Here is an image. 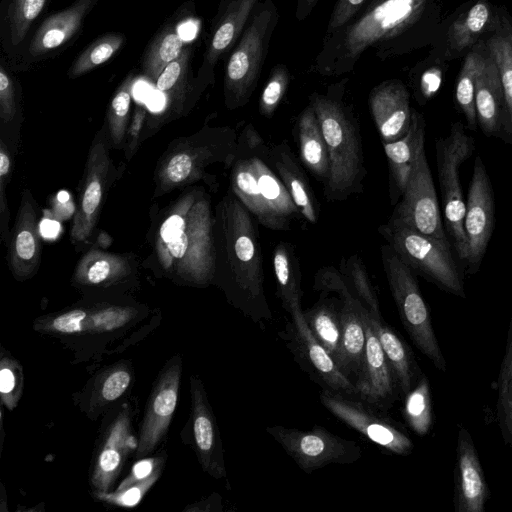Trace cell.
<instances>
[{
  "label": "cell",
  "instance_id": "obj_43",
  "mask_svg": "<svg viewBox=\"0 0 512 512\" xmlns=\"http://www.w3.org/2000/svg\"><path fill=\"white\" fill-rule=\"evenodd\" d=\"M339 271L345 276L354 295L370 315L381 318L379 300L361 257L358 254H352L346 259L343 258Z\"/></svg>",
  "mask_w": 512,
  "mask_h": 512
},
{
  "label": "cell",
  "instance_id": "obj_22",
  "mask_svg": "<svg viewBox=\"0 0 512 512\" xmlns=\"http://www.w3.org/2000/svg\"><path fill=\"white\" fill-rule=\"evenodd\" d=\"M368 105L382 143L397 141L406 135L413 109L409 92L400 80H386L372 88Z\"/></svg>",
  "mask_w": 512,
  "mask_h": 512
},
{
  "label": "cell",
  "instance_id": "obj_30",
  "mask_svg": "<svg viewBox=\"0 0 512 512\" xmlns=\"http://www.w3.org/2000/svg\"><path fill=\"white\" fill-rule=\"evenodd\" d=\"M295 136L300 162L324 184L330 175L329 154L319 120L310 103L297 117Z\"/></svg>",
  "mask_w": 512,
  "mask_h": 512
},
{
  "label": "cell",
  "instance_id": "obj_32",
  "mask_svg": "<svg viewBox=\"0 0 512 512\" xmlns=\"http://www.w3.org/2000/svg\"><path fill=\"white\" fill-rule=\"evenodd\" d=\"M501 79L505 97V121L502 139L512 144V25L502 17L486 42Z\"/></svg>",
  "mask_w": 512,
  "mask_h": 512
},
{
  "label": "cell",
  "instance_id": "obj_18",
  "mask_svg": "<svg viewBox=\"0 0 512 512\" xmlns=\"http://www.w3.org/2000/svg\"><path fill=\"white\" fill-rule=\"evenodd\" d=\"M261 0H224L214 23L195 87L199 95L213 83L214 67L231 51L243 33L256 5Z\"/></svg>",
  "mask_w": 512,
  "mask_h": 512
},
{
  "label": "cell",
  "instance_id": "obj_36",
  "mask_svg": "<svg viewBox=\"0 0 512 512\" xmlns=\"http://www.w3.org/2000/svg\"><path fill=\"white\" fill-rule=\"evenodd\" d=\"M496 419L504 444L512 451V315L497 381Z\"/></svg>",
  "mask_w": 512,
  "mask_h": 512
},
{
  "label": "cell",
  "instance_id": "obj_35",
  "mask_svg": "<svg viewBox=\"0 0 512 512\" xmlns=\"http://www.w3.org/2000/svg\"><path fill=\"white\" fill-rule=\"evenodd\" d=\"M23 115L15 84L0 67V138L9 146L13 156L18 152Z\"/></svg>",
  "mask_w": 512,
  "mask_h": 512
},
{
  "label": "cell",
  "instance_id": "obj_47",
  "mask_svg": "<svg viewBox=\"0 0 512 512\" xmlns=\"http://www.w3.org/2000/svg\"><path fill=\"white\" fill-rule=\"evenodd\" d=\"M23 388L22 368L11 357H2L0 363V394L2 403L10 410L17 406Z\"/></svg>",
  "mask_w": 512,
  "mask_h": 512
},
{
  "label": "cell",
  "instance_id": "obj_21",
  "mask_svg": "<svg viewBox=\"0 0 512 512\" xmlns=\"http://www.w3.org/2000/svg\"><path fill=\"white\" fill-rule=\"evenodd\" d=\"M362 318L366 349L362 372L354 382L356 393L359 398L387 411L399 395L398 386L366 308L362 310Z\"/></svg>",
  "mask_w": 512,
  "mask_h": 512
},
{
  "label": "cell",
  "instance_id": "obj_26",
  "mask_svg": "<svg viewBox=\"0 0 512 512\" xmlns=\"http://www.w3.org/2000/svg\"><path fill=\"white\" fill-rule=\"evenodd\" d=\"M425 119L412 111L410 128L401 139L382 143L388 164L389 198L396 205L402 197L418 154L425 149Z\"/></svg>",
  "mask_w": 512,
  "mask_h": 512
},
{
  "label": "cell",
  "instance_id": "obj_50",
  "mask_svg": "<svg viewBox=\"0 0 512 512\" xmlns=\"http://www.w3.org/2000/svg\"><path fill=\"white\" fill-rule=\"evenodd\" d=\"M130 381L131 374L125 366L111 369L99 385L98 399L104 403L118 399L126 391Z\"/></svg>",
  "mask_w": 512,
  "mask_h": 512
},
{
  "label": "cell",
  "instance_id": "obj_17",
  "mask_svg": "<svg viewBox=\"0 0 512 512\" xmlns=\"http://www.w3.org/2000/svg\"><path fill=\"white\" fill-rule=\"evenodd\" d=\"M41 255L37 202L25 188L7 243V263L14 278L24 281L33 277L40 267Z\"/></svg>",
  "mask_w": 512,
  "mask_h": 512
},
{
  "label": "cell",
  "instance_id": "obj_16",
  "mask_svg": "<svg viewBox=\"0 0 512 512\" xmlns=\"http://www.w3.org/2000/svg\"><path fill=\"white\" fill-rule=\"evenodd\" d=\"M289 315L291 320L283 335L300 365L324 388L357 396L354 383L342 373L331 355L311 333L302 308L294 309Z\"/></svg>",
  "mask_w": 512,
  "mask_h": 512
},
{
  "label": "cell",
  "instance_id": "obj_28",
  "mask_svg": "<svg viewBox=\"0 0 512 512\" xmlns=\"http://www.w3.org/2000/svg\"><path fill=\"white\" fill-rule=\"evenodd\" d=\"M477 123L487 137L502 139L505 121V97L497 66L486 53L475 83Z\"/></svg>",
  "mask_w": 512,
  "mask_h": 512
},
{
  "label": "cell",
  "instance_id": "obj_40",
  "mask_svg": "<svg viewBox=\"0 0 512 512\" xmlns=\"http://www.w3.org/2000/svg\"><path fill=\"white\" fill-rule=\"evenodd\" d=\"M183 39L175 26L165 27L145 53L143 73L154 84L164 68L183 52Z\"/></svg>",
  "mask_w": 512,
  "mask_h": 512
},
{
  "label": "cell",
  "instance_id": "obj_53",
  "mask_svg": "<svg viewBox=\"0 0 512 512\" xmlns=\"http://www.w3.org/2000/svg\"><path fill=\"white\" fill-rule=\"evenodd\" d=\"M161 465H163L161 458H145L140 460L133 466L130 475L122 481L117 490H122L146 479Z\"/></svg>",
  "mask_w": 512,
  "mask_h": 512
},
{
  "label": "cell",
  "instance_id": "obj_45",
  "mask_svg": "<svg viewBox=\"0 0 512 512\" xmlns=\"http://www.w3.org/2000/svg\"><path fill=\"white\" fill-rule=\"evenodd\" d=\"M290 72L285 64L273 66L258 101V111L265 118H272L282 102L289 83Z\"/></svg>",
  "mask_w": 512,
  "mask_h": 512
},
{
  "label": "cell",
  "instance_id": "obj_11",
  "mask_svg": "<svg viewBox=\"0 0 512 512\" xmlns=\"http://www.w3.org/2000/svg\"><path fill=\"white\" fill-rule=\"evenodd\" d=\"M110 149L107 125L104 122L95 133L89 148L71 224L70 240L79 248L91 242L106 192L118 174Z\"/></svg>",
  "mask_w": 512,
  "mask_h": 512
},
{
  "label": "cell",
  "instance_id": "obj_9",
  "mask_svg": "<svg viewBox=\"0 0 512 512\" xmlns=\"http://www.w3.org/2000/svg\"><path fill=\"white\" fill-rule=\"evenodd\" d=\"M378 232L415 273L447 293L466 298L463 278L450 246L391 217L378 227Z\"/></svg>",
  "mask_w": 512,
  "mask_h": 512
},
{
  "label": "cell",
  "instance_id": "obj_37",
  "mask_svg": "<svg viewBox=\"0 0 512 512\" xmlns=\"http://www.w3.org/2000/svg\"><path fill=\"white\" fill-rule=\"evenodd\" d=\"M402 399V414L408 427L418 436L427 435L433 427L434 412L430 383L424 373Z\"/></svg>",
  "mask_w": 512,
  "mask_h": 512
},
{
  "label": "cell",
  "instance_id": "obj_51",
  "mask_svg": "<svg viewBox=\"0 0 512 512\" xmlns=\"http://www.w3.org/2000/svg\"><path fill=\"white\" fill-rule=\"evenodd\" d=\"M148 119V112L144 105L137 104L133 110L126 132L124 156L129 162L143 142L144 131Z\"/></svg>",
  "mask_w": 512,
  "mask_h": 512
},
{
  "label": "cell",
  "instance_id": "obj_34",
  "mask_svg": "<svg viewBox=\"0 0 512 512\" xmlns=\"http://www.w3.org/2000/svg\"><path fill=\"white\" fill-rule=\"evenodd\" d=\"M277 296L288 312L301 307L303 296L300 262L291 243L279 242L273 251Z\"/></svg>",
  "mask_w": 512,
  "mask_h": 512
},
{
  "label": "cell",
  "instance_id": "obj_38",
  "mask_svg": "<svg viewBox=\"0 0 512 512\" xmlns=\"http://www.w3.org/2000/svg\"><path fill=\"white\" fill-rule=\"evenodd\" d=\"M486 53V47L483 49L475 48L470 51L464 59L457 79L455 99L465 116L469 130H476L478 125L475 109V83L483 66Z\"/></svg>",
  "mask_w": 512,
  "mask_h": 512
},
{
  "label": "cell",
  "instance_id": "obj_24",
  "mask_svg": "<svg viewBox=\"0 0 512 512\" xmlns=\"http://www.w3.org/2000/svg\"><path fill=\"white\" fill-rule=\"evenodd\" d=\"M138 264L133 253L108 252L93 246L77 262L72 282L79 287H111L136 277Z\"/></svg>",
  "mask_w": 512,
  "mask_h": 512
},
{
  "label": "cell",
  "instance_id": "obj_48",
  "mask_svg": "<svg viewBox=\"0 0 512 512\" xmlns=\"http://www.w3.org/2000/svg\"><path fill=\"white\" fill-rule=\"evenodd\" d=\"M12 157L9 146L0 138V237L4 245H7L10 236V212L6 190L12 173Z\"/></svg>",
  "mask_w": 512,
  "mask_h": 512
},
{
  "label": "cell",
  "instance_id": "obj_5",
  "mask_svg": "<svg viewBox=\"0 0 512 512\" xmlns=\"http://www.w3.org/2000/svg\"><path fill=\"white\" fill-rule=\"evenodd\" d=\"M343 96V83L330 86L324 94L314 92L309 96L329 154L330 175L324 183V196L329 202L363 193L367 173L359 123Z\"/></svg>",
  "mask_w": 512,
  "mask_h": 512
},
{
  "label": "cell",
  "instance_id": "obj_6",
  "mask_svg": "<svg viewBox=\"0 0 512 512\" xmlns=\"http://www.w3.org/2000/svg\"><path fill=\"white\" fill-rule=\"evenodd\" d=\"M238 144V133L230 126H209L174 139L160 156L154 171L153 198L198 181H205L216 189L214 180L209 178L207 168L223 164L230 168Z\"/></svg>",
  "mask_w": 512,
  "mask_h": 512
},
{
  "label": "cell",
  "instance_id": "obj_1",
  "mask_svg": "<svg viewBox=\"0 0 512 512\" xmlns=\"http://www.w3.org/2000/svg\"><path fill=\"white\" fill-rule=\"evenodd\" d=\"M150 252L143 264L169 278L195 286L215 276L214 212L201 186H189L168 206L150 209Z\"/></svg>",
  "mask_w": 512,
  "mask_h": 512
},
{
  "label": "cell",
  "instance_id": "obj_29",
  "mask_svg": "<svg viewBox=\"0 0 512 512\" xmlns=\"http://www.w3.org/2000/svg\"><path fill=\"white\" fill-rule=\"evenodd\" d=\"M96 2L97 0H77L68 8L46 18L29 45L30 54L43 55L65 44L78 32Z\"/></svg>",
  "mask_w": 512,
  "mask_h": 512
},
{
  "label": "cell",
  "instance_id": "obj_25",
  "mask_svg": "<svg viewBox=\"0 0 512 512\" xmlns=\"http://www.w3.org/2000/svg\"><path fill=\"white\" fill-rule=\"evenodd\" d=\"M193 433L199 461L203 469L220 479L226 476L223 449L216 421L202 382L191 377Z\"/></svg>",
  "mask_w": 512,
  "mask_h": 512
},
{
  "label": "cell",
  "instance_id": "obj_7",
  "mask_svg": "<svg viewBox=\"0 0 512 512\" xmlns=\"http://www.w3.org/2000/svg\"><path fill=\"white\" fill-rule=\"evenodd\" d=\"M279 19L273 0H261L231 50L224 74L227 109L245 106L254 93Z\"/></svg>",
  "mask_w": 512,
  "mask_h": 512
},
{
  "label": "cell",
  "instance_id": "obj_54",
  "mask_svg": "<svg viewBox=\"0 0 512 512\" xmlns=\"http://www.w3.org/2000/svg\"><path fill=\"white\" fill-rule=\"evenodd\" d=\"M319 0H297L295 16L298 21L305 20L313 11Z\"/></svg>",
  "mask_w": 512,
  "mask_h": 512
},
{
  "label": "cell",
  "instance_id": "obj_46",
  "mask_svg": "<svg viewBox=\"0 0 512 512\" xmlns=\"http://www.w3.org/2000/svg\"><path fill=\"white\" fill-rule=\"evenodd\" d=\"M47 0H11L8 22L11 41L18 45L26 36L30 25L41 13Z\"/></svg>",
  "mask_w": 512,
  "mask_h": 512
},
{
  "label": "cell",
  "instance_id": "obj_41",
  "mask_svg": "<svg viewBox=\"0 0 512 512\" xmlns=\"http://www.w3.org/2000/svg\"><path fill=\"white\" fill-rule=\"evenodd\" d=\"M134 79L129 75L115 92L107 113L108 138L111 149L124 150L127 128L130 122V108Z\"/></svg>",
  "mask_w": 512,
  "mask_h": 512
},
{
  "label": "cell",
  "instance_id": "obj_3",
  "mask_svg": "<svg viewBox=\"0 0 512 512\" xmlns=\"http://www.w3.org/2000/svg\"><path fill=\"white\" fill-rule=\"evenodd\" d=\"M428 0H369L346 25L326 33L316 70L326 76L351 72L361 55L375 48L384 60L422 16Z\"/></svg>",
  "mask_w": 512,
  "mask_h": 512
},
{
  "label": "cell",
  "instance_id": "obj_23",
  "mask_svg": "<svg viewBox=\"0 0 512 512\" xmlns=\"http://www.w3.org/2000/svg\"><path fill=\"white\" fill-rule=\"evenodd\" d=\"M135 448L137 440L131 432L130 408L125 404L108 428L94 462L91 484L96 493L110 491L127 455Z\"/></svg>",
  "mask_w": 512,
  "mask_h": 512
},
{
  "label": "cell",
  "instance_id": "obj_42",
  "mask_svg": "<svg viewBox=\"0 0 512 512\" xmlns=\"http://www.w3.org/2000/svg\"><path fill=\"white\" fill-rule=\"evenodd\" d=\"M491 7L487 1L476 2L466 13L455 20L449 30V42L453 49L463 50L480 37L491 20Z\"/></svg>",
  "mask_w": 512,
  "mask_h": 512
},
{
  "label": "cell",
  "instance_id": "obj_39",
  "mask_svg": "<svg viewBox=\"0 0 512 512\" xmlns=\"http://www.w3.org/2000/svg\"><path fill=\"white\" fill-rule=\"evenodd\" d=\"M101 310L93 307H77L55 316L40 319L36 327L56 334L99 333Z\"/></svg>",
  "mask_w": 512,
  "mask_h": 512
},
{
  "label": "cell",
  "instance_id": "obj_49",
  "mask_svg": "<svg viewBox=\"0 0 512 512\" xmlns=\"http://www.w3.org/2000/svg\"><path fill=\"white\" fill-rule=\"evenodd\" d=\"M159 466L149 477L122 490L112 493H96V496L109 504L123 507H133L143 498L148 489L156 482L161 473Z\"/></svg>",
  "mask_w": 512,
  "mask_h": 512
},
{
  "label": "cell",
  "instance_id": "obj_44",
  "mask_svg": "<svg viewBox=\"0 0 512 512\" xmlns=\"http://www.w3.org/2000/svg\"><path fill=\"white\" fill-rule=\"evenodd\" d=\"M124 37L121 34H107L92 42L74 61L68 71V77H80L111 59L122 47Z\"/></svg>",
  "mask_w": 512,
  "mask_h": 512
},
{
  "label": "cell",
  "instance_id": "obj_33",
  "mask_svg": "<svg viewBox=\"0 0 512 512\" xmlns=\"http://www.w3.org/2000/svg\"><path fill=\"white\" fill-rule=\"evenodd\" d=\"M341 303L335 297L321 294L319 300L303 311L304 319L316 340L337 361L342 335Z\"/></svg>",
  "mask_w": 512,
  "mask_h": 512
},
{
  "label": "cell",
  "instance_id": "obj_20",
  "mask_svg": "<svg viewBox=\"0 0 512 512\" xmlns=\"http://www.w3.org/2000/svg\"><path fill=\"white\" fill-rule=\"evenodd\" d=\"M491 493L474 441L460 426L454 465L453 506L455 512H484Z\"/></svg>",
  "mask_w": 512,
  "mask_h": 512
},
{
  "label": "cell",
  "instance_id": "obj_15",
  "mask_svg": "<svg viewBox=\"0 0 512 512\" xmlns=\"http://www.w3.org/2000/svg\"><path fill=\"white\" fill-rule=\"evenodd\" d=\"M495 223V202L490 177L480 156L473 165L469 184L464 231L467 238V258L464 263L468 274H475L482 263Z\"/></svg>",
  "mask_w": 512,
  "mask_h": 512
},
{
  "label": "cell",
  "instance_id": "obj_8",
  "mask_svg": "<svg viewBox=\"0 0 512 512\" xmlns=\"http://www.w3.org/2000/svg\"><path fill=\"white\" fill-rule=\"evenodd\" d=\"M380 255L402 325L418 350L437 370L445 372L446 360L434 332L430 310L421 293L415 272L387 243L381 246Z\"/></svg>",
  "mask_w": 512,
  "mask_h": 512
},
{
  "label": "cell",
  "instance_id": "obj_19",
  "mask_svg": "<svg viewBox=\"0 0 512 512\" xmlns=\"http://www.w3.org/2000/svg\"><path fill=\"white\" fill-rule=\"evenodd\" d=\"M181 376V360L175 357L163 370L148 402L140 434L136 456H147L166 434L174 414Z\"/></svg>",
  "mask_w": 512,
  "mask_h": 512
},
{
  "label": "cell",
  "instance_id": "obj_10",
  "mask_svg": "<svg viewBox=\"0 0 512 512\" xmlns=\"http://www.w3.org/2000/svg\"><path fill=\"white\" fill-rule=\"evenodd\" d=\"M475 150V140L465 132L461 122L451 125L449 134L435 141V156L441 204L446 230L458 259L465 263L467 238L464 231V202L459 169Z\"/></svg>",
  "mask_w": 512,
  "mask_h": 512
},
{
  "label": "cell",
  "instance_id": "obj_27",
  "mask_svg": "<svg viewBox=\"0 0 512 512\" xmlns=\"http://www.w3.org/2000/svg\"><path fill=\"white\" fill-rule=\"evenodd\" d=\"M268 159L275 173L289 192L301 216L311 224L319 219V204L304 166L286 141L269 146Z\"/></svg>",
  "mask_w": 512,
  "mask_h": 512
},
{
  "label": "cell",
  "instance_id": "obj_31",
  "mask_svg": "<svg viewBox=\"0 0 512 512\" xmlns=\"http://www.w3.org/2000/svg\"><path fill=\"white\" fill-rule=\"evenodd\" d=\"M372 327L393 371L399 395L403 398L417 383L421 371L413 351L401 336L383 318L370 315Z\"/></svg>",
  "mask_w": 512,
  "mask_h": 512
},
{
  "label": "cell",
  "instance_id": "obj_4",
  "mask_svg": "<svg viewBox=\"0 0 512 512\" xmlns=\"http://www.w3.org/2000/svg\"><path fill=\"white\" fill-rule=\"evenodd\" d=\"M269 146L252 123L238 134V144L230 166L229 189L257 219L274 231H288L300 214L289 192L275 173Z\"/></svg>",
  "mask_w": 512,
  "mask_h": 512
},
{
  "label": "cell",
  "instance_id": "obj_52",
  "mask_svg": "<svg viewBox=\"0 0 512 512\" xmlns=\"http://www.w3.org/2000/svg\"><path fill=\"white\" fill-rule=\"evenodd\" d=\"M369 0H338L328 21L326 33H331L349 23Z\"/></svg>",
  "mask_w": 512,
  "mask_h": 512
},
{
  "label": "cell",
  "instance_id": "obj_13",
  "mask_svg": "<svg viewBox=\"0 0 512 512\" xmlns=\"http://www.w3.org/2000/svg\"><path fill=\"white\" fill-rule=\"evenodd\" d=\"M266 431L305 473L331 464H352L362 456L358 443L319 425L307 431L275 425Z\"/></svg>",
  "mask_w": 512,
  "mask_h": 512
},
{
  "label": "cell",
  "instance_id": "obj_12",
  "mask_svg": "<svg viewBox=\"0 0 512 512\" xmlns=\"http://www.w3.org/2000/svg\"><path fill=\"white\" fill-rule=\"evenodd\" d=\"M320 402L337 419L381 449L398 456H407L413 451L414 444L406 430L387 415L386 410L358 396L326 388L320 393Z\"/></svg>",
  "mask_w": 512,
  "mask_h": 512
},
{
  "label": "cell",
  "instance_id": "obj_2",
  "mask_svg": "<svg viewBox=\"0 0 512 512\" xmlns=\"http://www.w3.org/2000/svg\"><path fill=\"white\" fill-rule=\"evenodd\" d=\"M258 221L229 189L214 211L215 276L228 300L252 321H270Z\"/></svg>",
  "mask_w": 512,
  "mask_h": 512
},
{
  "label": "cell",
  "instance_id": "obj_14",
  "mask_svg": "<svg viewBox=\"0 0 512 512\" xmlns=\"http://www.w3.org/2000/svg\"><path fill=\"white\" fill-rule=\"evenodd\" d=\"M394 206L391 218L450 246L425 149L418 154L405 191Z\"/></svg>",
  "mask_w": 512,
  "mask_h": 512
}]
</instances>
